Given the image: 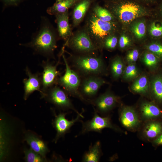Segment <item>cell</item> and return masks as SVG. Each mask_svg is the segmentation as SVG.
Here are the masks:
<instances>
[{
    "mask_svg": "<svg viewBox=\"0 0 162 162\" xmlns=\"http://www.w3.org/2000/svg\"><path fill=\"white\" fill-rule=\"evenodd\" d=\"M29 47L35 53L46 57H51L57 47L56 35L52 27L46 18H42L39 29L29 42L21 44Z\"/></svg>",
    "mask_w": 162,
    "mask_h": 162,
    "instance_id": "obj_1",
    "label": "cell"
},
{
    "mask_svg": "<svg viewBox=\"0 0 162 162\" xmlns=\"http://www.w3.org/2000/svg\"><path fill=\"white\" fill-rule=\"evenodd\" d=\"M110 3L112 13L124 23H129L148 14V11L145 7L135 2L123 0Z\"/></svg>",
    "mask_w": 162,
    "mask_h": 162,
    "instance_id": "obj_2",
    "label": "cell"
},
{
    "mask_svg": "<svg viewBox=\"0 0 162 162\" xmlns=\"http://www.w3.org/2000/svg\"><path fill=\"white\" fill-rule=\"evenodd\" d=\"M62 54L66 70L64 74L58 78L57 83L63 87L67 93L78 98L83 101L90 102V100H86L79 91L81 85L79 76L76 72L71 69L62 52Z\"/></svg>",
    "mask_w": 162,
    "mask_h": 162,
    "instance_id": "obj_3",
    "label": "cell"
},
{
    "mask_svg": "<svg viewBox=\"0 0 162 162\" xmlns=\"http://www.w3.org/2000/svg\"><path fill=\"white\" fill-rule=\"evenodd\" d=\"M113 22H106L99 19L94 14L89 17L87 23L88 33L97 43L103 42L105 38L112 34L116 30Z\"/></svg>",
    "mask_w": 162,
    "mask_h": 162,
    "instance_id": "obj_4",
    "label": "cell"
},
{
    "mask_svg": "<svg viewBox=\"0 0 162 162\" xmlns=\"http://www.w3.org/2000/svg\"><path fill=\"white\" fill-rule=\"evenodd\" d=\"M74 66L80 72L85 75H98L104 70V64L100 57L90 55H83L73 59Z\"/></svg>",
    "mask_w": 162,
    "mask_h": 162,
    "instance_id": "obj_5",
    "label": "cell"
},
{
    "mask_svg": "<svg viewBox=\"0 0 162 162\" xmlns=\"http://www.w3.org/2000/svg\"><path fill=\"white\" fill-rule=\"evenodd\" d=\"M41 96L57 107L63 110L71 109L83 117L82 113H79L74 107L66 92L59 87L53 86L44 92Z\"/></svg>",
    "mask_w": 162,
    "mask_h": 162,
    "instance_id": "obj_6",
    "label": "cell"
},
{
    "mask_svg": "<svg viewBox=\"0 0 162 162\" xmlns=\"http://www.w3.org/2000/svg\"><path fill=\"white\" fill-rule=\"evenodd\" d=\"M69 40L65 44L80 53L90 54L97 49L88 32L86 31L80 32Z\"/></svg>",
    "mask_w": 162,
    "mask_h": 162,
    "instance_id": "obj_7",
    "label": "cell"
},
{
    "mask_svg": "<svg viewBox=\"0 0 162 162\" xmlns=\"http://www.w3.org/2000/svg\"><path fill=\"white\" fill-rule=\"evenodd\" d=\"M94 111V116L91 120L82 122V127L80 134L90 131L100 133L102 130L106 128L118 130L117 128L112 124L110 117H101L95 110Z\"/></svg>",
    "mask_w": 162,
    "mask_h": 162,
    "instance_id": "obj_8",
    "label": "cell"
},
{
    "mask_svg": "<svg viewBox=\"0 0 162 162\" xmlns=\"http://www.w3.org/2000/svg\"><path fill=\"white\" fill-rule=\"evenodd\" d=\"M41 66L43 71L41 75V94L57 83L58 76L60 74L57 70V65H54L48 61H43Z\"/></svg>",
    "mask_w": 162,
    "mask_h": 162,
    "instance_id": "obj_9",
    "label": "cell"
},
{
    "mask_svg": "<svg viewBox=\"0 0 162 162\" xmlns=\"http://www.w3.org/2000/svg\"><path fill=\"white\" fill-rule=\"evenodd\" d=\"M119 98L110 92H107L100 95L90 103L95 106L97 112L106 113L112 109L118 103Z\"/></svg>",
    "mask_w": 162,
    "mask_h": 162,
    "instance_id": "obj_10",
    "label": "cell"
},
{
    "mask_svg": "<svg viewBox=\"0 0 162 162\" xmlns=\"http://www.w3.org/2000/svg\"><path fill=\"white\" fill-rule=\"evenodd\" d=\"M119 120L126 128L134 130L139 126L140 121L136 111L132 107L125 106L121 110L119 115Z\"/></svg>",
    "mask_w": 162,
    "mask_h": 162,
    "instance_id": "obj_11",
    "label": "cell"
},
{
    "mask_svg": "<svg viewBox=\"0 0 162 162\" xmlns=\"http://www.w3.org/2000/svg\"><path fill=\"white\" fill-rule=\"evenodd\" d=\"M26 74L28 78L23 79L24 94V99H27L28 97L35 91H38L40 93L41 90V74L32 73L28 67L25 69Z\"/></svg>",
    "mask_w": 162,
    "mask_h": 162,
    "instance_id": "obj_12",
    "label": "cell"
},
{
    "mask_svg": "<svg viewBox=\"0 0 162 162\" xmlns=\"http://www.w3.org/2000/svg\"><path fill=\"white\" fill-rule=\"evenodd\" d=\"M67 112L61 113L56 116L53 122L54 127L57 134L54 142H56L60 137L63 136L68 132L71 127L76 122H81L80 120L81 116L77 114L76 118L69 121L65 118Z\"/></svg>",
    "mask_w": 162,
    "mask_h": 162,
    "instance_id": "obj_13",
    "label": "cell"
},
{
    "mask_svg": "<svg viewBox=\"0 0 162 162\" xmlns=\"http://www.w3.org/2000/svg\"><path fill=\"white\" fill-rule=\"evenodd\" d=\"M105 83L104 80L96 75L88 77L81 84V93L86 96L92 97L97 93L100 87Z\"/></svg>",
    "mask_w": 162,
    "mask_h": 162,
    "instance_id": "obj_14",
    "label": "cell"
},
{
    "mask_svg": "<svg viewBox=\"0 0 162 162\" xmlns=\"http://www.w3.org/2000/svg\"><path fill=\"white\" fill-rule=\"evenodd\" d=\"M59 36L64 40L69 38L71 35V30L69 22L68 11L55 15Z\"/></svg>",
    "mask_w": 162,
    "mask_h": 162,
    "instance_id": "obj_15",
    "label": "cell"
},
{
    "mask_svg": "<svg viewBox=\"0 0 162 162\" xmlns=\"http://www.w3.org/2000/svg\"><path fill=\"white\" fill-rule=\"evenodd\" d=\"M94 0H80L74 6L72 19L74 26H78Z\"/></svg>",
    "mask_w": 162,
    "mask_h": 162,
    "instance_id": "obj_16",
    "label": "cell"
},
{
    "mask_svg": "<svg viewBox=\"0 0 162 162\" xmlns=\"http://www.w3.org/2000/svg\"><path fill=\"white\" fill-rule=\"evenodd\" d=\"M25 140L32 150L46 158L49 150L46 145L41 139L34 134H28L26 135Z\"/></svg>",
    "mask_w": 162,
    "mask_h": 162,
    "instance_id": "obj_17",
    "label": "cell"
},
{
    "mask_svg": "<svg viewBox=\"0 0 162 162\" xmlns=\"http://www.w3.org/2000/svg\"><path fill=\"white\" fill-rule=\"evenodd\" d=\"M140 111L142 117L147 120L158 117L162 114V111L158 106L149 102H144L141 104Z\"/></svg>",
    "mask_w": 162,
    "mask_h": 162,
    "instance_id": "obj_18",
    "label": "cell"
},
{
    "mask_svg": "<svg viewBox=\"0 0 162 162\" xmlns=\"http://www.w3.org/2000/svg\"><path fill=\"white\" fill-rule=\"evenodd\" d=\"M80 0H64L57 2L49 7L46 10L47 13L50 15H55L68 11V9L74 6Z\"/></svg>",
    "mask_w": 162,
    "mask_h": 162,
    "instance_id": "obj_19",
    "label": "cell"
},
{
    "mask_svg": "<svg viewBox=\"0 0 162 162\" xmlns=\"http://www.w3.org/2000/svg\"><path fill=\"white\" fill-rule=\"evenodd\" d=\"M143 132L147 139H155L162 134V124L157 121H148L145 124Z\"/></svg>",
    "mask_w": 162,
    "mask_h": 162,
    "instance_id": "obj_20",
    "label": "cell"
},
{
    "mask_svg": "<svg viewBox=\"0 0 162 162\" xmlns=\"http://www.w3.org/2000/svg\"><path fill=\"white\" fill-rule=\"evenodd\" d=\"M101 154L100 143L98 141L93 145L90 146L88 150L83 155L82 161L98 162Z\"/></svg>",
    "mask_w": 162,
    "mask_h": 162,
    "instance_id": "obj_21",
    "label": "cell"
},
{
    "mask_svg": "<svg viewBox=\"0 0 162 162\" xmlns=\"http://www.w3.org/2000/svg\"><path fill=\"white\" fill-rule=\"evenodd\" d=\"M149 88V83L148 79L144 75L137 78L132 84L130 89L133 92L138 94H144L146 93Z\"/></svg>",
    "mask_w": 162,
    "mask_h": 162,
    "instance_id": "obj_22",
    "label": "cell"
},
{
    "mask_svg": "<svg viewBox=\"0 0 162 162\" xmlns=\"http://www.w3.org/2000/svg\"><path fill=\"white\" fill-rule=\"evenodd\" d=\"M125 68L124 63L120 57H116L112 59L110 64V70L114 79H118L122 75Z\"/></svg>",
    "mask_w": 162,
    "mask_h": 162,
    "instance_id": "obj_23",
    "label": "cell"
},
{
    "mask_svg": "<svg viewBox=\"0 0 162 162\" xmlns=\"http://www.w3.org/2000/svg\"><path fill=\"white\" fill-rule=\"evenodd\" d=\"M94 13L100 20L106 22H113L114 18L110 11L98 4L93 7Z\"/></svg>",
    "mask_w": 162,
    "mask_h": 162,
    "instance_id": "obj_24",
    "label": "cell"
},
{
    "mask_svg": "<svg viewBox=\"0 0 162 162\" xmlns=\"http://www.w3.org/2000/svg\"><path fill=\"white\" fill-rule=\"evenodd\" d=\"M151 88L155 98L162 101V77L157 76L152 79L151 82Z\"/></svg>",
    "mask_w": 162,
    "mask_h": 162,
    "instance_id": "obj_25",
    "label": "cell"
},
{
    "mask_svg": "<svg viewBox=\"0 0 162 162\" xmlns=\"http://www.w3.org/2000/svg\"><path fill=\"white\" fill-rule=\"evenodd\" d=\"M130 28L132 33L137 39H142L145 35L146 26L144 21L141 20L135 22L132 25Z\"/></svg>",
    "mask_w": 162,
    "mask_h": 162,
    "instance_id": "obj_26",
    "label": "cell"
},
{
    "mask_svg": "<svg viewBox=\"0 0 162 162\" xmlns=\"http://www.w3.org/2000/svg\"><path fill=\"white\" fill-rule=\"evenodd\" d=\"M159 58L150 52L144 53L142 57V61L145 64L151 69L155 68L159 62Z\"/></svg>",
    "mask_w": 162,
    "mask_h": 162,
    "instance_id": "obj_27",
    "label": "cell"
},
{
    "mask_svg": "<svg viewBox=\"0 0 162 162\" xmlns=\"http://www.w3.org/2000/svg\"><path fill=\"white\" fill-rule=\"evenodd\" d=\"M139 74V71L136 66L135 63H132L129 64L125 68L122 75L124 80H130L137 77Z\"/></svg>",
    "mask_w": 162,
    "mask_h": 162,
    "instance_id": "obj_28",
    "label": "cell"
},
{
    "mask_svg": "<svg viewBox=\"0 0 162 162\" xmlns=\"http://www.w3.org/2000/svg\"><path fill=\"white\" fill-rule=\"evenodd\" d=\"M24 153L25 160L27 162H43L46 161V158L34 151L31 148L29 149H25Z\"/></svg>",
    "mask_w": 162,
    "mask_h": 162,
    "instance_id": "obj_29",
    "label": "cell"
},
{
    "mask_svg": "<svg viewBox=\"0 0 162 162\" xmlns=\"http://www.w3.org/2000/svg\"><path fill=\"white\" fill-rule=\"evenodd\" d=\"M149 33L152 36L155 38L162 37V22L155 20L151 24L149 28Z\"/></svg>",
    "mask_w": 162,
    "mask_h": 162,
    "instance_id": "obj_30",
    "label": "cell"
},
{
    "mask_svg": "<svg viewBox=\"0 0 162 162\" xmlns=\"http://www.w3.org/2000/svg\"><path fill=\"white\" fill-rule=\"evenodd\" d=\"M146 48L159 59H162V44L158 42H153L148 45Z\"/></svg>",
    "mask_w": 162,
    "mask_h": 162,
    "instance_id": "obj_31",
    "label": "cell"
},
{
    "mask_svg": "<svg viewBox=\"0 0 162 162\" xmlns=\"http://www.w3.org/2000/svg\"><path fill=\"white\" fill-rule=\"evenodd\" d=\"M118 39L116 37L112 34L106 37L103 44L106 48L109 50H113L116 47Z\"/></svg>",
    "mask_w": 162,
    "mask_h": 162,
    "instance_id": "obj_32",
    "label": "cell"
},
{
    "mask_svg": "<svg viewBox=\"0 0 162 162\" xmlns=\"http://www.w3.org/2000/svg\"><path fill=\"white\" fill-rule=\"evenodd\" d=\"M139 55V52L136 49L129 51L126 56V60L129 64L135 63L137 60Z\"/></svg>",
    "mask_w": 162,
    "mask_h": 162,
    "instance_id": "obj_33",
    "label": "cell"
},
{
    "mask_svg": "<svg viewBox=\"0 0 162 162\" xmlns=\"http://www.w3.org/2000/svg\"><path fill=\"white\" fill-rule=\"evenodd\" d=\"M26 0H0L3 4V8L11 6H17Z\"/></svg>",
    "mask_w": 162,
    "mask_h": 162,
    "instance_id": "obj_34",
    "label": "cell"
},
{
    "mask_svg": "<svg viewBox=\"0 0 162 162\" xmlns=\"http://www.w3.org/2000/svg\"><path fill=\"white\" fill-rule=\"evenodd\" d=\"M130 44V40L127 35L123 34L121 36L118 42L119 46L120 48L124 49L129 46Z\"/></svg>",
    "mask_w": 162,
    "mask_h": 162,
    "instance_id": "obj_35",
    "label": "cell"
},
{
    "mask_svg": "<svg viewBox=\"0 0 162 162\" xmlns=\"http://www.w3.org/2000/svg\"><path fill=\"white\" fill-rule=\"evenodd\" d=\"M153 142L156 145H162V134L155 139L153 141Z\"/></svg>",
    "mask_w": 162,
    "mask_h": 162,
    "instance_id": "obj_36",
    "label": "cell"
},
{
    "mask_svg": "<svg viewBox=\"0 0 162 162\" xmlns=\"http://www.w3.org/2000/svg\"><path fill=\"white\" fill-rule=\"evenodd\" d=\"M141 1L147 3H151L154 2L156 1V0H140Z\"/></svg>",
    "mask_w": 162,
    "mask_h": 162,
    "instance_id": "obj_37",
    "label": "cell"
},
{
    "mask_svg": "<svg viewBox=\"0 0 162 162\" xmlns=\"http://www.w3.org/2000/svg\"><path fill=\"white\" fill-rule=\"evenodd\" d=\"M107 1L109 2H117L123 0H106Z\"/></svg>",
    "mask_w": 162,
    "mask_h": 162,
    "instance_id": "obj_38",
    "label": "cell"
},
{
    "mask_svg": "<svg viewBox=\"0 0 162 162\" xmlns=\"http://www.w3.org/2000/svg\"><path fill=\"white\" fill-rule=\"evenodd\" d=\"M160 13H161V15L162 16V3L160 6Z\"/></svg>",
    "mask_w": 162,
    "mask_h": 162,
    "instance_id": "obj_39",
    "label": "cell"
},
{
    "mask_svg": "<svg viewBox=\"0 0 162 162\" xmlns=\"http://www.w3.org/2000/svg\"><path fill=\"white\" fill-rule=\"evenodd\" d=\"M55 0L56 1V2H59L61 1L64 0Z\"/></svg>",
    "mask_w": 162,
    "mask_h": 162,
    "instance_id": "obj_40",
    "label": "cell"
}]
</instances>
